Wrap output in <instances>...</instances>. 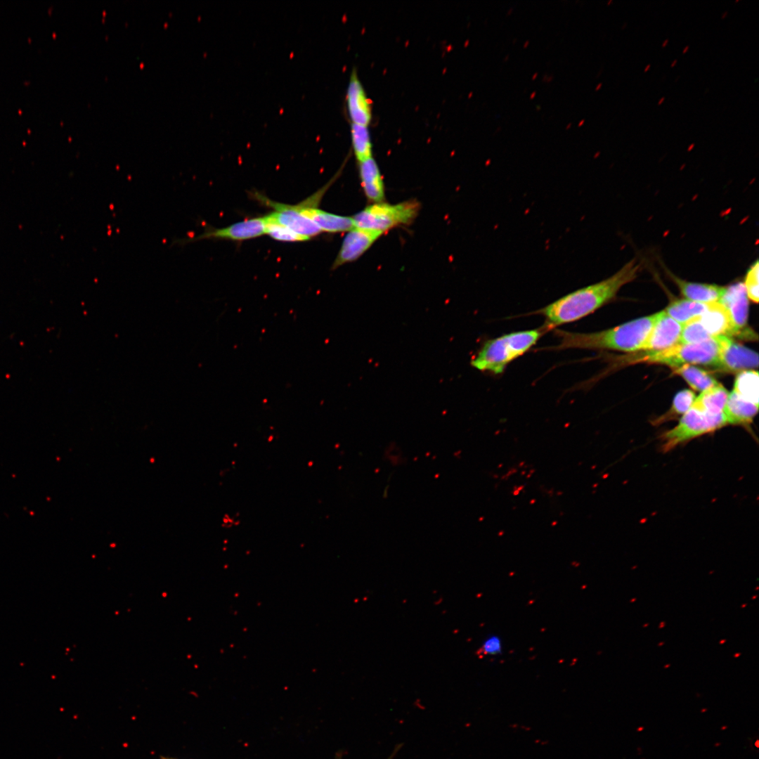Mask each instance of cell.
<instances>
[{"instance_id":"49","label":"cell","mask_w":759,"mask_h":759,"mask_svg":"<svg viewBox=\"0 0 759 759\" xmlns=\"http://www.w3.org/2000/svg\"><path fill=\"white\" fill-rule=\"evenodd\" d=\"M706 711V709H702L701 712L703 713V712H705Z\"/></svg>"},{"instance_id":"2","label":"cell","mask_w":759,"mask_h":759,"mask_svg":"<svg viewBox=\"0 0 759 759\" xmlns=\"http://www.w3.org/2000/svg\"><path fill=\"white\" fill-rule=\"evenodd\" d=\"M660 312L640 318L605 330L576 332L554 329L559 344L550 350L608 349L634 352L643 349Z\"/></svg>"},{"instance_id":"44","label":"cell","mask_w":759,"mask_h":759,"mask_svg":"<svg viewBox=\"0 0 759 759\" xmlns=\"http://www.w3.org/2000/svg\"><path fill=\"white\" fill-rule=\"evenodd\" d=\"M571 123H569V125H567V126H566V129H569V128H570V126H571Z\"/></svg>"},{"instance_id":"17","label":"cell","mask_w":759,"mask_h":759,"mask_svg":"<svg viewBox=\"0 0 759 759\" xmlns=\"http://www.w3.org/2000/svg\"><path fill=\"white\" fill-rule=\"evenodd\" d=\"M359 174L366 197L373 203L384 200V186L377 164L373 157L359 162Z\"/></svg>"},{"instance_id":"4","label":"cell","mask_w":759,"mask_h":759,"mask_svg":"<svg viewBox=\"0 0 759 759\" xmlns=\"http://www.w3.org/2000/svg\"><path fill=\"white\" fill-rule=\"evenodd\" d=\"M719 355L716 337L696 344L678 343L670 348L656 351L637 352L619 361L626 363H647L670 365L672 368L685 364H700L715 367Z\"/></svg>"},{"instance_id":"22","label":"cell","mask_w":759,"mask_h":759,"mask_svg":"<svg viewBox=\"0 0 759 759\" xmlns=\"http://www.w3.org/2000/svg\"><path fill=\"white\" fill-rule=\"evenodd\" d=\"M758 384L757 371H742L736 377L733 391L744 400L758 405Z\"/></svg>"},{"instance_id":"19","label":"cell","mask_w":759,"mask_h":759,"mask_svg":"<svg viewBox=\"0 0 759 759\" xmlns=\"http://www.w3.org/2000/svg\"><path fill=\"white\" fill-rule=\"evenodd\" d=\"M729 393L720 384L701 392L695 398L692 408L711 415L723 413Z\"/></svg>"},{"instance_id":"14","label":"cell","mask_w":759,"mask_h":759,"mask_svg":"<svg viewBox=\"0 0 759 759\" xmlns=\"http://www.w3.org/2000/svg\"><path fill=\"white\" fill-rule=\"evenodd\" d=\"M346 103L351 124L368 126L372 117L371 105L355 71L350 77Z\"/></svg>"},{"instance_id":"42","label":"cell","mask_w":759,"mask_h":759,"mask_svg":"<svg viewBox=\"0 0 759 759\" xmlns=\"http://www.w3.org/2000/svg\"><path fill=\"white\" fill-rule=\"evenodd\" d=\"M584 122H585V119H582L581 122L578 124V126H580Z\"/></svg>"},{"instance_id":"29","label":"cell","mask_w":759,"mask_h":759,"mask_svg":"<svg viewBox=\"0 0 759 759\" xmlns=\"http://www.w3.org/2000/svg\"><path fill=\"white\" fill-rule=\"evenodd\" d=\"M727 13H728V11H724V12L722 13V15H721V18H722V19H724L725 18H726V16L727 15Z\"/></svg>"},{"instance_id":"25","label":"cell","mask_w":759,"mask_h":759,"mask_svg":"<svg viewBox=\"0 0 759 759\" xmlns=\"http://www.w3.org/2000/svg\"><path fill=\"white\" fill-rule=\"evenodd\" d=\"M264 217L265 220V233L278 241L303 242L309 240L279 223L270 214Z\"/></svg>"},{"instance_id":"40","label":"cell","mask_w":759,"mask_h":759,"mask_svg":"<svg viewBox=\"0 0 759 759\" xmlns=\"http://www.w3.org/2000/svg\"><path fill=\"white\" fill-rule=\"evenodd\" d=\"M528 44H529V41H526L525 42V44H524V48H526L528 46Z\"/></svg>"},{"instance_id":"8","label":"cell","mask_w":759,"mask_h":759,"mask_svg":"<svg viewBox=\"0 0 759 759\" xmlns=\"http://www.w3.org/2000/svg\"><path fill=\"white\" fill-rule=\"evenodd\" d=\"M719 355L715 368L725 372L745 371L758 368V356L726 336H717Z\"/></svg>"},{"instance_id":"39","label":"cell","mask_w":759,"mask_h":759,"mask_svg":"<svg viewBox=\"0 0 759 759\" xmlns=\"http://www.w3.org/2000/svg\"><path fill=\"white\" fill-rule=\"evenodd\" d=\"M643 729H644V727H638V728L637 729V732H641V731H642Z\"/></svg>"},{"instance_id":"41","label":"cell","mask_w":759,"mask_h":759,"mask_svg":"<svg viewBox=\"0 0 759 759\" xmlns=\"http://www.w3.org/2000/svg\"><path fill=\"white\" fill-rule=\"evenodd\" d=\"M537 75H538V73L536 72L535 74H533V76L532 77V79L534 80L536 78Z\"/></svg>"},{"instance_id":"50","label":"cell","mask_w":759,"mask_h":759,"mask_svg":"<svg viewBox=\"0 0 759 759\" xmlns=\"http://www.w3.org/2000/svg\"><path fill=\"white\" fill-rule=\"evenodd\" d=\"M739 0H735V2H738Z\"/></svg>"},{"instance_id":"3","label":"cell","mask_w":759,"mask_h":759,"mask_svg":"<svg viewBox=\"0 0 759 759\" xmlns=\"http://www.w3.org/2000/svg\"><path fill=\"white\" fill-rule=\"evenodd\" d=\"M549 331L543 325L536 329L512 332L488 339L472 358L471 365L481 372L500 375L510 363L530 350Z\"/></svg>"},{"instance_id":"30","label":"cell","mask_w":759,"mask_h":759,"mask_svg":"<svg viewBox=\"0 0 759 759\" xmlns=\"http://www.w3.org/2000/svg\"><path fill=\"white\" fill-rule=\"evenodd\" d=\"M668 39H666L662 43V47H665L668 43Z\"/></svg>"},{"instance_id":"13","label":"cell","mask_w":759,"mask_h":759,"mask_svg":"<svg viewBox=\"0 0 759 759\" xmlns=\"http://www.w3.org/2000/svg\"><path fill=\"white\" fill-rule=\"evenodd\" d=\"M682 329V324L667 315L664 311H660L642 350L661 351L680 343Z\"/></svg>"},{"instance_id":"28","label":"cell","mask_w":759,"mask_h":759,"mask_svg":"<svg viewBox=\"0 0 759 759\" xmlns=\"http://www.w3.org/2000/svg\"><path fill=\"white\" fill-rule=\"evenodd\" d=\"M502 641L500 636L491 635L482 642L481 651L486 656H497L502 653Z\"/></svg>"},{"instance_id":"47","label":"cell","mask_w":759,"mask_h":759,"mask_svg":"<svg viewBox=\"0 0 759 759\" xmlns=\"http://www.w3.org/2000/svg\"><path fill=\"white\" fill-rule=\"evenodd\" d=\"M758 741L757 740V741H756V743H755L756 747H758Z\"/></svg>"},{"instance_id":"32","label":"cell","mask_w":759,"mask_h":759,"mask_svg":"<svg viewBox=\"0 0 759 759\" xmlns=\"http://www.w3.org/2000/svg\"><path fill=\"white\" fill-rule=\"evenodd\" d=\"M689 48V45H687V46H685V48H683V50H682V53H686V52H687V51H688Z\"/></svg>"},{"instance_id":"36","label":"cell","mask_w":759,"mask_h":759,"mask_svg":"<svg viewBox=\"0 0 759 759\" xmlns=\"http://www.w3.org/2000/svg\"><path fill=\"white\" fill-rule=\"evenodd\" d=\"M160 759H176V758H171V757L161 756Z\"/></svg>"},{"instance_id":"31","label":"cell","mask_w":759,"mask_h":759,"mask_svg":"<svg viewBox=\"0 0 759 759\" xmlns=\"http://www.w3.org/2000/svg\"><path fill=\"white\" fill-rule=\"evenodd\" d=\"M650 67H651V64H647L644 67V72H647L649 70Z\"/></svg>"},{"instance_id":"33","label":"cell","mask_w":759,"mask_h":759,"mask_svg":"<svg viewBox=\"0 0 759 759\" xmlns=\"http://www.w3.org/2000/svg\"><path fill=\"white\" fill-rule=\"evenodd\" d=\"M664 100H665V97L664 96L661 97L659 99V100L658 101V105H661L664 101Z\"/></svg>"},{"instance_id":"34","label":"cell","mask_w":759,"mask_h":759,"mask_svg":"<svg viewBox=\"0 0 759 759\" xmlns=\"http://www.w3.org/2000/svg\"><path fill=\"white\" fill-rule=\"evenodd\" d=\"M677 60L675 59L671 63L670 67H674L677 64Z\"/></svg>"},{"instance_id":"12","label":"cell","mask_w":759,"mask_h":759,"mask_svg":"<svg viewBox=\"0 0 759 759\" xmlns=\"http://www.w3.org/2000/svg\"><path fill=\"white\" fill-rule=\"evenodd\" d=\"M382 235L377 231L354 227L344 237L332 268L358 259Z\"/></svg>"},{"instance_id":"48","label":"cell","mask_w":759,"mask_h":759,"mask_svg":"<svg viewBox=\"0 0 759 759\" xmlns=\"http://www.w3.org/2000/svg\"><path fill=\"white\" fill-rule=\"evenodd\" d=\"M719 745H720V743H718V744H715V746H719Z\"/></svg>"},{"instance_id":"21","label":"cell","mask_w":759,"mask_h":759,"mask_svg":"<svg viewBox=\"0 0 759 759\" xmlns=\"http://www.w3.org/2000/svg\"><path fill=\"white\" fill-rule=\"evenodd\" d=\"M672 368L675 373L680 375L695 390L703 391L718 384L707 372L691 364Z\"/></svg>"},{"instance_id":"6","label":"cell","mask_w":759,"mask_h":759,"mask_svg":"<svg viewBox=\"0 0 759 759\" xmlns=\"http://www.w3.org/2000/svg\"><path fill=\"white\" fill-rule=\"evenodd\" d=\"M727 425L723 413L711 415L691 408L678 424L661 436V448L668 451L692 439L713 432Z\"/></svg>"},{"instance_id":"15","label":"cell","mask_w":759,"mask_h":759,"mask_svg":"<svg viewBox=\"0 0 759 759\" xmlns=\"http://www.w3.org/2000/svg\"><path fill=\"white\" fill-rule=\"evenodd\" d=\"M668 274L677 286L683 297L688 300L703 304L719 302L725 291L726 287L713 284L689 282L675 276L670 272H668Z\"/></svg>"},{"instance_id":"45","label":"cell","mask_w":759,"mask_h":759,"mask_svg":"<svg viewBox=\"0 0 759 759\" xmlns=\"http://www.w3.org/2000/svg\"><path fill=\"white\" fill-rule=\"evenodd\" d=\"M680 77V75H678V76H677V77L675 78V82L677 81V79H679Z\"/></svg>"},{"instance_id":"9","label":"cell","mask_w":759,"mask_h":759,"mask_svg":"<svg viewBox=\"0 0 759 759\" xmlns=\"http://www.w3.org/2000/svg\"><path fill=\"white\" fill-rule=\"evenodd\" d=\"M719 303L727 310L734 330V336L751 338L754 332L746 327L748 313V298L742 283L725 287Z\"/></svg>"},{"instance_id":"16","label":"cell","mask_w":759,"mask_h":759,"mask_svg":"<svg viewBox=\"0 0 759 759\" xmlns=\"http://www.w3.org/2000/svg\"><path fill=\"white\" fill-rule=\"evenodd\" d=\"M699 320L711 337L734 336V330L726 308L719 302L709 304L708 309Z\"/></svg>"},{"instance_id":"26","label":"cell","mask_w":759,"mask_h":759,"mask_svg":"<svg viewBox=\"0 0 759 759\" xmlns=\"http://www.w3.org/2000/svg\"><path fill=\"white\" fill-rule=\"evenodd\" d=\"M711 338L702 325L699 316H698L682 325L680 343L696 344Z\"/></svg>"},{"instance_id":"10","label":"cell","mask_w":759,"mask_h":759,"mask_svg":"<svg viewBox=\"0 0 759 759\" xmlns=\"http://www.w3.org/2000/svg\"><path fill=\"white\" fill-rule=\"evenodd\" d=\"M259 197L262 202L273 209L270 215L279 223L294 233L310 239L321 232L319 228L302 213L298 205H285L270 200L264 196Z\"/></svg>"},{"instance_id":"11","label":"cell","mask_w":759,"mask_h":759,"mask_svg":"<svg viewBox=\"0 0 759 759\" xmlns=\"http://www.w3.org/2000/svg\"><path fill=\"white\" fill-rule=\"evenodd\" d=\"M325 190L318 191L304 202L298 204L302 213L310 219L321 231L339 233L349 231L354 228L352 217L337 215L317 207Z\"/></svg>"},{"instance_id":"1","label":"cell","mask_w":759,"mask_h":759,"mask_svg":"<svg viewBox=\"0 0 759 759\" xmlns=\"http://www.w3.org/2000/svg\"><path fill=\"white\" fill-rule=\"evenodd\" d=\"M640 268L633 259L610 277L569 293L533 313L545 318L543 325L550 330L578 320L615 298L623 285L637 277Z\"/></svg>"},{"instance_id":"35","label":"cell","mask_w":759,"mask_h":759,"mask_svg":"<svg viewBox=\"0 0 759 759\" xmlns=\"http://www.w3.org/2000/svg\"><path fill=\"white\" fill-rule=\"evenodd\" d=\"M602 86V83H599L595 88V91H598Z\"/></svg>"},{"instance_id":"27","label":"cell","mask_w":759,"mask_h":759,"mask_svg":"<svg viewBox=\"0 0 759 759\" xmlns=\"http://www.w3.org/2000/svg\"><path fill=\"white\" fill-rule=\"evenodd\" d=\"M747 297L755 303L758 302L759 264L756 260L748 268L744 283Z\"/></svg>"},{"instance_id":"38","label":"cell","mask_w":759,"mask_h":759,"mask_svg":"<svg viewBox=\"0 0 759 759\" xmlns=\"http://www.w3.org/2000/svg\"><path fill=\"white\" fill-rule=\"evenodd\" d=\"M626 25H627V22H624L623 23L622 26H621V28H622V29H624V28H625V27H626Z\"/></svg>"},{"instance_id":"37","label":"cell","mask_w":759,"mask_h":759,"mask_svg":"<svg viewBox=\"0 0 759 759\" xmlns=\"http://www.w3.org/2000/svg\"><path fill=\"white\" fill-rule=\"evenodd\" d=\"M535 96H536V91H534V92H533V93H531V96H530V98H531V99H532V98H534Z\"/></svg>"},{"instance_id":"24","label":"cell","mask_w":759,"mask_h":759,"mask_svg":"<svg viewBox=\"0 0 759 759\" xmlns=\"http://www.w3.org/2000/svg\"><path fill=\"white\" fill-rule=\"evenodd\" d=\"M695 398L694 393L689 389L679 391L675 396L669 411L656 419L654 422L658 424L684 415L692 408Z\"/></svg>"},{"instance_id":"23","label":"cell","mask_w":759,"mask_h":759,"mask_svg":"<svg viewBox=\"0 0 759 759\" xmlns=\"http://www.w3.org/2000/svg\"><path fill=\"white\" fill-rule=\"evenodd\" d=\"M351 134L353 153L358 162L372 157V143L368 126L351 124Z\"/></svg>"},{"instance_id":"46","label":"cell","mask_w":759,"mask_h":759,"mask_svg":"<svg viewBox=\"0 0 759 759\" xmlns=\"http://www.w3.org/2000/svg\"><path fill=\"white\" fill-rule=\"evenodd\" d=\"M726 728H727V726H724L721 729L723 730V729H725Z\"/></svg>"},{"instance_id":"20","label":"cell","mask_w":759,"mask_h":759,"mask_svg":"<svg viewBox=\"0 0 759 759\" xmlns=\"http://www.w3.org/2000/svg\"><path fill=\"white\" fill-rule=\"evenodd\" d=\"M709 304L686 299H677L671 302L664 311L677 322L683 325L692 319L703 315L708 309Z\"/></svg>"},{"instance_id":"43","label":"cell","mask_w":759,"mask_h":759,"mask_svg":"<svg viewBox=\"0 0 759 759\" xmlns=\"http://www.w3.org/2000/svg\"><path fill=\"white\" fill-rule=\"evenodd\" d=\"M611 3H612V0L608 1L606 4H607V5H609Z\"/></svg>"},{"instance_id":"5","label":"cell","mask_w":759,"mask_h":759,"mask_svg":"<svg viewBox=\"0 0 759 759\" xmlns=\"http://www.w3.org/2000/svg\"><path fill=\"white\" fill-rule=\"evenodd\" d=\"M420 204L408 200L395 205L384 202L373 203L352 218L354 227L381 233L400 225L410 223L416 217Z\"/></svg>"},{"instance_id":"18","label":"cell","mask_w":759,"mask_h":759,"mask_svg":"<svg viewBox=\"0 0 759 759\" xmlns=\"http://www.w3.org/2000/svg\"><path fill=\"white\" fill-rule=\"evenodd\" d=\"M758 410V405L744 400L732 391L729 393L723 415L727 424H748Z\"/></svg>"},{"instance_id":"7","label":"cell","mask_w":759,"mask_h":759,"mask_svg":"<svg viewBox=\"0 0 759 759\" xmlns=\"http://www.w3.org/2000/svg\"><path fill=\"white\" fill-rule=\"evenodd\" d=\"M263 234H265L264 216L245 219L221 228H207L197 236L176 238L172 241V245L183 246L204 239H228L240 241L257 238Z\"/></svg>"}]
</instances>
